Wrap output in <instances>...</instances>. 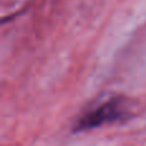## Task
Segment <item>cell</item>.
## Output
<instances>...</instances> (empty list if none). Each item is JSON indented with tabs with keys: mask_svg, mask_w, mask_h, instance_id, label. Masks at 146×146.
<instances>
[{
	"mask_svg": "<svg viewBox=\"0 0 146 146\" xmlns=\"http://www.w3.org/2000/svg\"><path fill=\"white\" fill-rule=\"evenodd\" d=\"M128 117L129 111L126 100L123 98H110L81 115L76 122L73 131L81 132L94 129L104 124L124 121Z\"/></svg>",
	"mask_w": 146,
	"mask_h": 146,
	"instance_id": "obj_1",
	"label": "cell"
}]
</instances>
